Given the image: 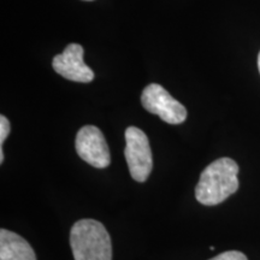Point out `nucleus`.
Instances as JSON below:
<instances>
[{
    "label": "nucleus",
    "instance_id": "obj_8",
    "mask_svg": "<svg viewBox=\"0 0 260 260\" xmlns=\"http://www.w3.org/2000/svg\"><path fill=\"white\" fill-rule=\"evenodd\" d=\"M10 134V122L5 116H0V153H4L3 151V144Z\"/></svg>",
    "mask_w": 260,
    "mask_h": 260
},
{
    "label": "nucleus",
    "instance_id": "obj_5",
    "mask_svg": "<svg viewBox=\"0 0 260 260\" xmlns=\"http://www.w3.org/2000/svg\"><path fill=\"white\" fill-rule=\"evenodd\" d=\"M75 148L79 157L94 168H107L111 162L105 136L102 130L94 125H86L79 130L75 140Z\"/></svg>",
    "mask_w": 260,
    "mask_h": 260
},
{
    "label": "nucleus",
    "instance_id": "obj_9",
    "mask_svg": "<svg viewBox=\"0 0 260 260\" xmlns=\"http://www.w3.org/2000/svg\"><path fill=\"white\" fill-rule=\"evenodd\" d=\"M210 260H248L247 256L243 253L239 251H228L224 252L222 254L214 256V258Z\"/></svg>",
    "mask_w": 260,
    "mask_h": 260
},
{
    "label": "nucleus",
    "instance_id": "obj_3",
    "mask_svg": "<svg viewBox=\"0 0 260 260\" xmlns=\"http://www.w3.org/2000/svg\"><path fill=\"white\" fill-rule=\"evenodd\" d=\"M125 142L124 155L130 175L135 181L145 182L153 168L147 135L136 126H129L125 130Z\"/></svg>",
    "mask_w": 260,
    "mask_h": 260
},
{
    "label": "nucleus",
    "instance_id": "obj_1",
    "mask_svg": "<svg viewBox=\"0 0 260 260\" xmlns=\"http://www.w3.org/2000/svg\"><path fill=\"white\" fill-rule=\"evenodd\" d=\"M239 165L230 158L214 160L201 172L195 187V198L200 204L214 206L223 203L239 189Z\"/></svg>",
    "mask_w": 260,
    "mask_h": 260
},
{
    "label": "nucleus",
    "instance_id": "obj_6",
    "mask_svg": "<svg viewBox=\"0 0 260 260\" xmlns=\"http://www.w3.org/2000/svg\"><path fill=\"white\" fill-rule=\"evenodd\" d=\"M83 47L79 44H70L63 53L57 54L52 60L54 71L64 79L74 82L88 83L94 80L93 70L83 61Z\"/></svg>",
    "mask_w": 260,
    "mask_h": 260
},
{
    "label": "nucleus",
    "instance_id": "obj_4",
    "mask_svg": "<svg viewBox=\"0 0 260 260\" xmlns=\"http://www.w3.org/2000/svg\"><path fill=\"white\" fill-rule=\"evenodd\" d=\"M141 103L149 113L159 116L169 124H181L187 118L186 107L174 99L160 84H148L142 92Z\"/></svg>",
    "mask_w": 260,
    "mask_h": 260
},
{
    "label": "nucleus",
    "instance_id": "obj_7",
    "mask_svg": "<svg viewBox=\"0 0 260 260\" xmlns=\"http://www.w3.org/2000/svg\"><path fill=\"white\" fill-rule=\"evenodd\" d=\"M0 260H37L34 249L23 237L10 230H0Z\"/></svg>",
    "mask_w": 260,
    "mask_h": 260
},
{
    "label": "nucleus",
    "instance_id": "obj_10",
    "mask_svg": "<svg viewBox=\"0 0 260 260\" xmlns=\"http://www.w3.org/2000/svg\"><path fill=\"white\" fill-rule=\"evenodd\" d=\"M258 68H259V73H260V52H259V56H258Z\"/></svg>",
    "mask_w": 260,
    "mask_h": 260
},
{
    "label": "nucleus",
    "instance_id": "obj_2",
    "mask_svg": "<svg viewBox=\"0 0 260 260\" xmlns=\"http://www.w3.org/2000/svg\"><path fill=\"white\" fill-rule=\"evenodd\" d=\"M70 246L75 260H112V245L102 223L81 219L71 228Z\"/></svg>",
    "mask_w": 260,
    "mask_h": 260
},
{
    "label": "nucleus",
    "instance_id": "obj_11",
    "mask_svg": "<svg viewBox=\"0 0 260 260\" xmlns=\"http://www.w3.org/2000/svg\"><path fill=\"white\" fill-rule=\"evenodd\" d=\"M87 2H90V0H87Z\"/></svg>",
    "mask_w": 260,
    "mask_h": 260
}]
</instances>
